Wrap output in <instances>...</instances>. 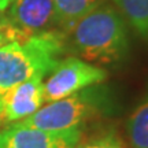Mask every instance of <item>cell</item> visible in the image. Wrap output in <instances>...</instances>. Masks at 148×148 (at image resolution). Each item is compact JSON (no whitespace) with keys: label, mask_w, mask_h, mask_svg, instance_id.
Here are the masks:
<instances>
[{"label":"cell","mask_w":148,"mask_h":148,"mask_svg":"<svg viewBox=\"0 0 148 148\" xmlns=\"http://www.w3.org/2000/svg\"><path fill=\"white\" fill-rule=\"evenodd\" d=\"M74 51L85 62L111 64L127 52V29L115 7L106 3L95 7L70 30Z\"/></svg>","instance_id":"obj_1"},{"label":"cell","mask_w":148,"mask_h":148,"mask_svg":"<svg viewBox=\"0 0 148 148\" xmlns=\"http://www.w3.org/2000/svg\"><path fill=\"white\" fill-rule=\"evenodd\" d=\"M63 34L37 33L0 48V95L34 75H48L60 60Z\"/></svg>","instance_id":"obj_2"},{"label":"cell","mask_w":148,"mask_h":148,"mask_svg":"<svg viewBox=\"0 0 148 148\" xmlns=\"http://www.w3.org/2000/svg\"><path fill=\"white\" fill-rule=\"evenodd\" d=\"M96 93L97 92L86 88L63 99L48 101L33 115L15 123L42 130H69L79 127L82 122L95 114L100 104Z\"/></svg>","instance_id":"obj_3"},{"label":"cell","mask_w":148,"mask_h":148,"mask_svg":"<svg viewBox=\"0 0 148 148\" xmlns=\"http://www.w3.org/2000/svg\"><path fill=\"white\" fill-rule=\"evenodd\" d=\"M107 73L96 64L69 56L60 59L42 82L44 103L59 100L104 81Z\"/></svg>","instance_id":"obj_4"},{"label":"cell","mask_w":148,"mask_h":148,"mask_svg":"<svg viewBox=\"0 0 148 148\" xmlns=\"http://www.w3.org/2000/svg\"><path fill=\"white\" fill-rule=\"evenodd\" d=\"M81 137V127L42 130L12 123L0 130V148H77Z\"/></svg>","instance_id":"obj_5"},{"label":"cell","mask_w":148,"mask_h":148,"mask_svg":"<svg viewBox=\"0 0 148 148\" xmlns=\"http://www.w3.org/2000/svg\"><path fill=\"white\" fill-rule=\"evenodd\" d=\"M44 75H34L0 95V130L33 115L44 104Z\"/></svg>","instance_id":"obj_6"},{"label":"cell","mask_w":148,"mask_h":148,"mask_svg":"<svg viewBox=\"0 0 148 148\" xmlns=\"http://www.w3.org/2000/svg\"><path fill=\"white\" fill-rule=\"evenodd\" d=\"M5 11L7 19L26 37L48 32L58 25L52 0H15Z\"/></svg>","instance_id":"obj_7"},{"label":"cell","mask_w":148,"mask_h":148,"mask_svg":"<svg viewBox=\"0 0 148 148\" xmlns=\"http://www.w3.org/2000/svg\"><path fill=\"white\" fill-rule=\"evenodd\" d=\"M58 26L69 33L77 22L101 3V0H52Z\"/></svg>","instance_id":"obj_8"},{"label":"cell","mask_w":148,"mask_h":148,"mask_svg":"<svg viewBox=\"0 0 148 148\" xmlns=\"http://www.w3.org/2000/svg\"><path fill=\"white\" fill-rule=\"evenodd\" d=\"M112 3L138 36L148 40V0H112Z\"/></svg>","instance_id":"obj_9"},{"label":"cell","mask_w":148,"mask_h":148,"mask_svg":"<svg viewBox=\"0 0 148 148\" xmlns=\"http://www.w3.org/2000/svg\"><path fill=\"white\" fill-rule=\"evenodd\" d=\"M132 148H148V95L132 112L126 125Z\"/></svg>","instance_id":"obj_10"},{"label":"cell","mask_w":148,"mask_h":148,"mask_svg":"<svg viewBox=\"0 0 148 148\" xmlns=\"http://www.w3.org/2000/svg\"><path fill=\"white\" fill-rule=\"evenodd\" d=\"M26 36L11 23L7 16H0V48L12 41H21Z\"/></svg>","instance_id":"obj_11"},{"label":"cell","mask_w":148,"mask_h":148,"mask_svg":"<svg viewBox=\"0 0 148 148\" xmlns=\"http://www.w3.org/2000/svg\"><path fill=\"white\" fill-rule=\"evenodd\" d=\"M77 148H126L121 138L114 133H107L100 137L92 138L90 141Z\"/></svg>","instance_id":"obj_12"},{"label":"cell","mask_w":148,"mask_h":148,"mask_svg":"<svg viewBox=\"0 0 148 148\" xmlns=\"http://www.w3.org/2000/svg\"><path fill=\"white\" fill-rule=\"evenodd\" d=\"M15 0H0V12H4Z\"/></svg>","instance_id":"obj_13"}]
</instances>
